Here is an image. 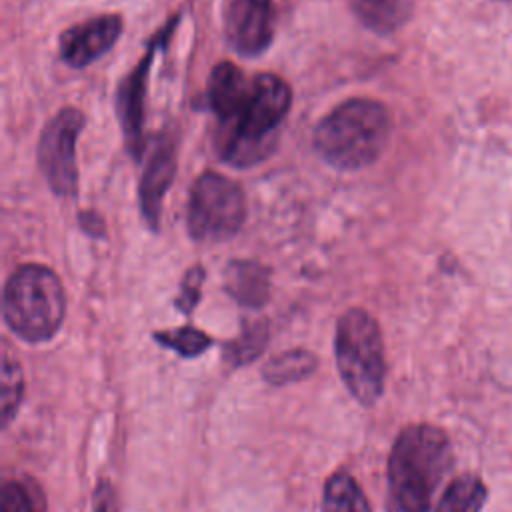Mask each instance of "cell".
I'll use <instances>...</instances> for the list:
<instances>
[{
  "label": "cell",
  "mask_w": 512,
  "mask_h": 512,
  "mask_svg": "<svg viewBox=\"0 0 512 512\" xmlns=\"http://www.w3.org/2000/svg\"><path fill=\"white\" fill-rule=\"evenodd\" d=\"M450 466L452 446L442 428L428 422L404 426L388 458L392 512H428Z\"/></svg>",
  "instance_id": "cell-1"
},
{
  "label": "cell",
  "mask_w": 512,
  "mask_h": 512,
  "mask_svg": "<svg viewBox=\"0 0 512 512\" xmlns=\"http://www.w3.org/2000/svg\"><path fill=\"white\" fill-rule=\"evenodd\" d=\"M290 104L292 90L280 76L270 72L254 76L240 110L220 124V158L238 168L264 160L272 152L276 130Z\"/></svg>",
  "instance_id": "cell-2"
},
{
  "label": "cell",
  "mask_w": 512,
  "mask_h": 512,
  "mask_svg": "<svg viewBox=\"0 0 512 512\" xmlns=\"http://www.w3.org/2000/svg\"><path fill=\"white\" fill-rule=\"evenodd\" d=\"M390 130L386 106L370 98H352L320 120L314 148L336 170H362L382 156Z\"/></svg>",
  "instance_id": "cell-3"
},
{
  "label": "cell",
  "mask_w": 512,
  "mask_h": 512,
  "mask_svg": "<svg viewBox=\"0 0 512 512\" xmlns=\"http://www.w3.org/2000/svg\"><path fill=\"white\" fill-rule=\"evenodd\" d=\"M2 312L8 328L24 342L50 340L66 314V296L58 276L40 264L16 268L4 286Z\"/></svg>",
  "instance_id": "cell-4"
},
{
  "label": "cell",
  "mask_w": 512,
  "mask_h": 512,
  "mask_svg": "<svg viewBox=\"0 0 512 512\" xmlns=\"http://www.w3.org/2000/svg\"><path fill=\"white\" fill-rule=\"evenodd\" d=\"M334 356L348 392L364 406L376 404L384 392L386 356L380 326L370 312L350 308L338 318Z\"/></svg>",
  "instance_id": "cell-5"
},
{
  "label": "cell",
  "mask_w": 512,
  "mask_h": 512,
  "mask_svg": "<svg viewBox=\"0 0 512 512\" xmlns=\"http://www.w3.org/2000/svg\"><path fill=\"white\" fill-rule=\"evenodd\" d=\"M244 218V192L234 180L218 172H204L194 182L186 208V226L194 240H228L240 230Z\"/></svg>",
  "instance_id": "cell-6"
},
{
  "label": "cell",
  "mask_w": 512,
  "mask_h": 512,
  "mask_svg": "<svg viewBox=\"0 0 512 512\" xmlns=\"http://www.w3.org/2000/svg\"><path fill=\"white\" fill-rule=\"evenodd\" d=\"M84 126L80 110L68 106L52 116L38 142V164L42 174L58 196H74L78 188L76 140Z\"/></svg>",
  "instance_id": "cell-7"
},
{
  "label": "cell",
  "mask_w": 512,
  "mask_h": 512,
  "mask_svg": "<svg viewBox=\"0 0 512 512\" xmlns=\"http://www.w3.org/2000/svg\"><path fill=\"white\" fill-rule=\"evenodd\" d=\"M274 36L272 0H232L226 12V38L242 56L262 54Z\"/></svg>",
  "instance_id": "cell-8"
},
{
  "label": "cell",
  "mask_w": 512,
  "mask_h": 512,
  "mask_svg": "<svg viewBox=\"0 0 512 512\" xmlns=\"http://www.w3.org/2000/svg\"><path fill=\"white\" fill-rule=\"evenodd\" d=\"M122 34L118 14H102L76 24L60 36V56L72 68H84L108 52Z\"/></svg>",
  "instance_id": "cell-9"
},
{
  "label": "cell",
  "mask_w": 512,
  "mask_h": 512,
  "mask_svg": "<svg viewBox=\"0 0 512 512\" xmlns=\"http://www.w3.org/2000/svg\"><path fill=\"white\" fill-rule=\"evenodd\" d=\"M176 172V156L174 148L168 140L156 138L144 164L142 180H140V208L150 230L158 228L162 198L172 184Z\"/></svg>",
  "instance_id": "cell-10"
},
{
  "label": "cell",
  "mask_w": 512,
  "mask_h": 512,
  "mask_svg": "<svg viewBox=\"0 0 512 512\" xmlns=\"http://www.w3.org/2000/svg\"><path fill=\"white\" fill-rule=\"evenodd\" d=\"M152 64V48L138 62V66L122 80L116 110L120 118V126L124 132L126 148L134 158H140L144 140H142V122H144V94H146V78Z\"/></svg>",
  "instance_id": "cell-11"
},
{
  "label": "cell",
  "mask_w": 512,
  "mask_h": 512,
  "mask_svg": "<svg viewBox=\"0 0 512 512\" xmlns=\"http://www.w3.org/2000/svg\"><path fill=\"white\" fill-rule=\"evenodd\" d=\"M252 78H248L236 64L220 62L214 66L208 80V104L218 116L220 124L228 122L242 106Z\"/></svg>",
  "instance_id": "cell-12"
},
{
  "label": "cell",
  "mask_w": 512,
  "mask_h": 512,
  "mask_svg": "<svg viewBox=\"0 0 512 512\" xmlns=\"http://www.w3.org/2000/svg\"><path fill=\"white\" fill-rule=\"evenodd\" d=\"M226 292L242 306L258 308L270 296V272L252 260H234L224 274Z\"/></svg>",
  "instance_id": "cell-13"
},
{
  "label": "cell",
  "mask_w": 512,
  "mask_h": 512,
  "mask_svg": "<svg viewBox=\"0 0 512 512\" xmlns=\"http://www.w3.org/2000/svg\"><path fill=\"white\" fill-rule=\"evenodd\" d=\"M358 20L376 34L398 30L412 12V0H350Z\"/></svg>",
  "instance_id": "cell-14"
},
{
  "label": "cell",
  "mask_w": 512,
  "mask_h": 512,
  "mask_svg": "<svg viewBox=\"0 0 512 512\" xmlns=\"http://www.w3.org/2000/svg\"><path fill=\"white\" fill-rule=\"evenodd\" d=\"M486 496L488 490L480 476L466 472L446 486L434 512H480Z\"/></svg>",
  "instance_id": "cell-15"
},
{
  "label": "cell",
  "mask_w": 512,
  "mask_h": 512,
  "mask_svg": "<svg viewBox=\"0 0 512 512\" xmlns=\"http://www.w3.org/2000/svg\"><path fill=\"white\" fill-rule=\"evenodd\" d=\"M316 366H318V360L312 352L294 348V350H284L272 356L264 364L262 376L272 386H284V384L308 378L310 374H314Z\"/></svg>",
  "instance_id": "cell-16"
},
{
  "label": "cell",
  "mask_w": 512,
  "mask_h": 512,
  "mask_svg": "<svg viewBox=\"0 0 512 512\" xmlns=\"http://www.w3.org/2000/svg\"><path fill=\"white\" fill-rule=\"evenodd\" d=\"M322 512H370V504L348 472H334L324 484Z\"/></svg>",
  "instance_id": "cell-17"
},
{
  "label": "cell",
  "mask_w": 512,
  "mask_h": 512,
  "mask_svg": "<svg viewBox=\"0 0 512 512\" xmlns=\"http://www.w3.org/2000/svg\"><path fill=\"white\" fill-rule=\"evenodd\" d=\"M44 494L34 480H6L0 492V512H44Z\"/></svg>",
  "instance_id": "cell-18"
},
{
  "label": "cell",
  "mask_w": 512,
  "mask_h": 512,
  "mask_svg": "<svg viewBox=\"0 0 512 512\" xmlns=\"http://www.w3.org/2000/svg\"><path fill=\"white\" fill-rule=\"evenodd\" d=\"M268 342V326L262 320L244 324L238 338L226 344V360L232 366H242L252 362L256 356L262 354Z\"/></svg>",
  "instance_id": "cell-19"
},
{
  "label": "cell",
  "mask_w": 512,
  "mask_h": 512,
  "mask_svg": "<svg viewBox=\"0 0 512 512\" xmlns=\"http://www.w3.org/2000/svg\"><path fill=\"white\" fill-rule=\"evenodd\" d=\"M2 396H0V414H2V426L6 428L14 414L20 408L22 402V392H24V376L20 362L10 354H2Z\"/></svg>",
  "instance_id": "cell-20"
},
{
  "label": "cell",
  "mask_w": 512,
  "mask_h": 512,
  "mask_svg": "<svg viewBox=\"0 0 512 512\" xmlns=\"http://www.w3.org/2000/svg\"><path fill=\"white\" fill-rule=\"evenodd\" d=\"M154 340L160 342L162 346L178 352L184 358L200 356L208 346H212V338L194 326H180L174 330L156 332Z\"/></svg>",
  "instance_id": "cell-21"
},
{
  "label": "cell",
  "mask_w": 512,
  "mask_h": 512,
  "mask_svg": "<svg viewBox=\"0 0 512 512\" xmlns=\"http://www.w3.org/2000/svg\"><path fill=\"white\" fill-rule=\"evenodd\" d=\"M202 280H204V270H202V266H192V268L186 272V276H184V280H182V284H180V294H178V298H176V302H174L180 312L190 314V312L196 308V304H198V300H200V286H202Z\"/></svg>",
  "instance_id": "cell-22"
},
{
  "label": "cell",
  "mask_w": 512,
  "mask_h": 512,
  "mask_svg": "<svg viewBox=\"0 0 512 512\" xmlns=\"http://www.w3.org/2000/svg\"><path fill=\"white\" fill-rule=\"evenodd\" d=\"M92 512H118L116 490L108 480H100L92 496Z\"/></svg>",
  "instance_id": "cell-23"
},
{
  "label": "cell",
  "mask_w": 512,
  "mask_h": 512,
  "mask_svg": "<svg viewBox=\"0 0 512 512\" xmlns=\"http://www.w3.org/2000/svg\"><path fill=\"white\" fill-rule=\"evenodd\" d=\"M80 224H82V228H84L88 234H92V236H102V232H104V222H102V218H100L98 214H94V212H82V214H80Z\"/></svg>",
  "instance_id": "cell-24"
}]
</instances>
